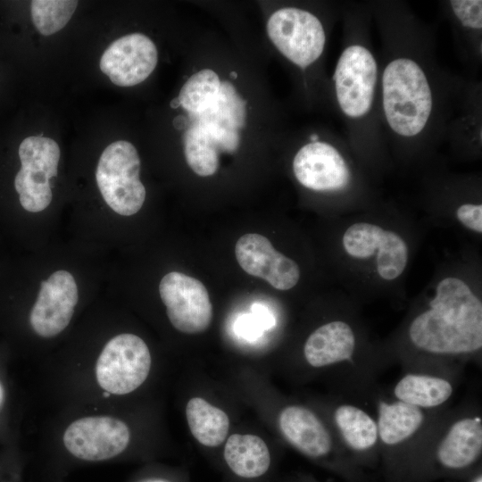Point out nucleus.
<instances>
[{
  "label": "nucleus",
  "instance_id": "obj_1",
  "mask_svg": "<svg viewBox=\"0 0 482 482\" xmlns=\"http://www.w3.org/2000/svg\"><path fill=\"white\" fill-rule=\"evenodd\" d=\"M406 337L417 357L405 370L459 371L454 361L477 357L482 348V302L470 286L446 277L428 307L415 314Z\"/></svg>",
  "mask_w": 482,
  "mask_h": 482
},
{
  "label": "nucleus",
  "instance_id": "obj_2",
  "mask_svg": "<svg viewBox=\"0 0 482 482\" xmlns=\"http://www.w3.org/2000/svg\"><path fill=\"white\" fill-rule=\"evenodd\" d=\"M482 454V414L477 403L444 411L410 459L428 461L435 470L459 474L472 470Z\"/></svg>",
  "mask_w": 482,
  "mask_h": 482
},
{
  "label": "nucleus",
  "instance_id": "obj_3",
  "mask_svg": "<svg viewBox=\"0 0 482 482\" xmlns=\"http://www.w3.org/2000/svg\"><path fill=\"white\" fill-rule=\"evenodd\" d=\"M382 108L391 130L404 138L420 135L433 110V94L422 67L410 57L391 60L381 77Z\"/></svg>",
  "mask_w": 482,
  "mask_h": 482
},
{
  "label": "nucleus",
  "instance_id": "obj_4",
  "mask_svg": "<svg viewBox=\"0 0 482 482\" xmlns=\"http://www.w3.org/2000/svg\"><path fill=\"white\" fill-rule=\"evenodd\" d=\"M360 397L374 406L380 455L384 457H410L445 411H431L410 405L380 390L375 383Z\"/></svg>",
  "mask_w": 482,
  "mask_h": 482
},
{
  "label": "nucleus",
  "instance_id": "obj_5",
  "mask_svg": "<svg viewBox=\"0 0 482 482\" xmlns=\"http://www.w3.org/2000/svg\"><path fill=\"white\" fill-rule=\"evenodd\" d=\"M284 438L305 457L320 461L351 482H361V472L339 444L333 430L311 409L290 404L278 415Z\"/></svg>",
  "mask_w": 482,
  "mask_h": 482
},
{
  "label": "nucleus",
  "instance_id": "obj_6",
  "mask_svg": "<svg viewBox=\"0 0 482 482\" xmlns=\"http://www.w3.org/2000/svg\"><path fill=\"white\" fill-rule=\"evenodd\" d=\"M139 174L140 159L131 143L118 140L102 153L96 171V184L105 203L118 214L130 216L141 209L145 188Z\"/></svg>",
  "mask_w": 482,
  "mask_h": 482
},
{
  "label": "nucleus",
  "instance_id": "obj_7",
  "mask_svg": "<svg viewBox=\"0 0 482 482\" xmlns=\"http://www.w3.org/2000/svg\"><path fill=\"white\" fill-rule=\"evenodd\" d=\"M151 362L143 339L134 334H120L107 342L97 359V383L109 394L131 393L145 381Z\"/></svg>",
  "mask_w": 482,
  "mask_h": 482
},
{
  "label": "nucleus",
  "instance_id": "obj_8",
  "mask_svg": "<svg viewBox=\"0 0 482 482\" xmlns=\"http://www.w3.org/2000/svg\"><path fill=\"white\" fill-rule=\"evenodd\" d=\"M378 68L373 54L361 44H352L341 53L334 72L336 97L348 118L366 116L373 104Z\"/></svg>",
  "mask_w": 482,
  "mask_h": 482
},
{
  "label": "nucleus",
  "instance_id": "obj_9",
  "mask_svg": "<svg viewBox=\"0 0 482 482\" xmlns=\"http://www.w3.org/2000/svg\"><path fill=\"white\" fill-rule=\"evenodd\" d=\"M21 163L14 179L21 206L28 212L45 210L52 201L49 179L57 175L60 160L58 144L49 137H28L18 150Z\"/></svg>",
  "mask_w": 482,
  "mask_h": 482
},
{
  "label": "nucleus",
  "instance_id": "obj_10",
  "mask_svg": "<svg viewBox=\"0 0 482 482\" xmlns=\"http://www.w3.org/2000/svg\"><path fill=\"white\" fill-rule=\"evenodd\" d=\"M267 33L277 49L301 68L317 61L326 44L320 21L312 12L295 7L273 12L267 22Z\"/></svg>",
  "mask_w": 482,
  "mask_h": 482
},
{
  "label": "nucleus",
  "instance_id": "obj_11",
  "mask_svg": "<svg viewBox=\"0 0 482 482\" xmlns=\"http://www.w3.org/2000/svg\"><path fill=\"white\" fill-rule=\"evenodd\" d=\"M346 254L354 260L373 259L376 272L386 281L398 278L405 270L409 250L396 232L366 221L350 225L342 237Z\"/></svg>",
  "mask_w": 482,
  "mask_h": 482
},
{
  "label": "nucleus",
  "instance_id": "obj_12",
  "mask_svg": "<svg viewBox=\"0 0 482 482\" xmlns=\"http://www.w3.org/2000/svg\"><path fill=\"white\" fill-rule=\"evenodd\" d=\"M130 433L122 420L110 416H91L71 423L62 441L75 459L98 462L121 454L129 445Z\"/></svg>",
  "mask_w": 482,
  "mask_h": 482
},
{
  "label": "nucleus",
  "instance_id": "obj_13",
  "mask_svg": "<svg viewBox=\"0 0 482 482\" xmlns=\"http://www.w3.org/2000/svg\"><path fill=\"white\" fill-rule=\"evenodd\" d=\"M162 301L172 326L186 334L205 331L212 320V305L204 285L178 271L166 274L159 285Z\"/></svg>",
  "mask_w": 482,
  "mask_h": 482
},
{
  "label": "nucleus",
  "instance_id": "obj_14",
  "mask_svg": "<svg viewBox=\"0 0 482 482\" xmlns=\"http://www.w3.org/2000/svg\"><path fill=\"white\" fill-rule=\"evenodd\" d=\"M330 422L339 444L357 466L371 465L380 456L377 421L363 407L341 395L332 404Z\"/></svg>",
  "mask_w": 482,
  "mask_h": 482
},
{
  "label": "nucleus",
  "instance_id": "obj_15",
  "mask_svg": "<svg viewBox=\"0 0 482 482\" xmlns=\"http://www.w3.org/2000/svg\"><path fill=\"white\" fill-rule=\"evenodd\" d=\"M158 60L154 43L142 33H131L114 40L100 59V69L119 87L143 82L154 71Z\"/></svg>",
  "mask_w": 482,
  "mask_h": 482
},
{
  "label": "nucleus",
  "instance_id": "obj_16",
  "mask_svg": "<svg viewBox=\"0 0 482 482\" xmlns=\"http://www.w3.org/2000/svg\"><path fill=\"white\" fill-rule=\"evenodd\" d=\"M78 303V287L73 276L57 270L41 282L37 301L30 312L33 330L42 337L60 334L70 323Z\"/></svg>",
  "mask_w": 482,
  "mask_h": 482
},
{
  "label": "nucleus",
  "instance_id": "obj_17",
  "mask_svg": "<svg viewBox=\"0 0 482 482\" xmlns=\"http://www.w3.org/2000/svg\"><path fill=\"white\" fill-rule=\"evenodd\" d=\"M235 255L246 273L263 278L278 290L291 289L299 281L297 263L278 252L262 235L247 233L242 236L236 243Z\"/></svg>",
  "mask_w": 482,
  "mask_h": 482
},
{
  "label": "nucleus",
  "instance_id": "obj_18",
  "mask_svg": "<svg viewBox=\"0 0 482 482\" xmlns=\"http://www.w3.org/2000/svg\"><path fill=\"white\" fill-rule=\"evenodd\" d=\"M293 171L301 185L319 192L343 189L350 180L342 154L331 144L319 140L299 149L293 160Z\"/></svg>",
  "mask_w": 482,
  "mask_h": 482
},
{
  "label": "nucleus",
  "instance_id": "obj_19",
  "mask_svg": "<svg viewBox=\"0 0 482 482\" xmlns=\"http://www.w3.org/2000/svg\"><path fill=\"white\" fill-rule=\"evenodd\" d=\"M458 372L436 369L405 370L390 395L426 411H443L455 392Z\"/></svg>",
  "mask_w": 482,
  "mask_h": 482
},
{
  "label": "nucleus",
  "instance_id": "obj_20",
  "mask_svg": "<svg viewBox=\"0 0 482 482\" xmlns=\"http://www.w3.org/2000/svg\"><path fill=\"white\" fill-rule=\"evenodd\" d=\"M190 117L204 129L219 151L232 153L238 148V129L245 125L246 109L245 100L231 83L221 82L211 106Z\"/></svg>",
  "mask_w": 482,
  "mask_h": 482
},
{
  "label": "nucleus",
  "instance_id": "obj_21",
  "mask_svg": "<svg viewBox=\"0 0 482 482\" xmlns=\"http://www.w3.org/2000/svg\"><path fill=\"white\" fill-rule=\"evenodd\" d=\"M223 457L229 470L243 479L263 477L271 465V456L265 442L254 435L234 434L225 445Z\"/></svg>",
  "mask_w": 482,
  "mask_h": 482
},
{
  "label": "nucleus",
  "instance_id": "obj_22",
  "mask_svg": "<svg viewBox=\"0 0 482 482\" xmlns=\"http://www.w3.org/2000/svg\"><path fill=\"white\" fill-rule=\"evenodd\" d=\"M186 416L194 437L203 445L216 447L223 443L229 428L228 415L200 397L190 399Z\"/></svg>",
  "mask_w": 482,
  "mask_h": 482
},
{
  "label": "nucleus",
  "instance_id": "obj_23",
  "mask_svg": "<svg viewBox=\"0 0 482 482\" xmlns=\"http://www.w3.org/2000/svg\"><path fill=\"white\" fill-rule=\"evenodd\" d=\"M184 153L191 170L197 175H213L219 167V150L204 129L192 121L184 134Z\"/></svg>",
  "mask_w": 482,
  "mask_h": 482
},
{
  "label": "nucleus",
  "instance_id": "obj_24",
  "mask_svg": "<svg viewBox=\"0 0 482 482\" xmlns=\"http://www.w3.org/2000/svg\"><path fill=\"white\" fill-rule=\"evenodd\" d=\"M220 84L214 71L203 69L192 75L181 87L178 96L179 104L190 116L199 114L213 103Z\"/></svg>",
  "mask_w": 482,
  "mask_h": 482
},
{
  "label": "nucleus",
  "instance_id": "obj_25",
  "mask_svg": "<svg viewBox=\"0 0 482 482\" xmlns=\"http://www.w3.org/2000/svg\"><path fill=\"white\" fill-rule=\"evenodd\" d=\"M77 5L78 1L34 0L30 4L32 21L40 34L50 36L68 23Z\"/></svg>",
  "mask_w": 482,
  "mask_h": 482
},
{
  "label": "nucleus",
  "instance_id": "obj_26",
  "mask_svg": "<svg viewBox=\"0 0 482 482\" xmlns=\"http://www.w3.org/2000/svg\"><path fill=\"white\" fill-rule=\"evenodd\" d=\"M449 4L454 16L463 27L470 29L481 30L482 1L452 0Z\"/></svg>",
  "mask_w": 482,
  "mask_h": 482
},
{
  "label": "nucleus",
  "instance_id": "obj_27",
  "mask_svg": "<svg viewBox=\"0 0 482 482\" xmlns=\"http://www.w3.org/2000/svg\"><path fill=\"white\" fill-rule=\"evenodd\" d=\"M457 220L467 229L477 233L482 232V205L480 204H462L456 210Z\"/></svg>",
  "mask_w": 482,
  "mask_h": 482
},
{
  "label": "nucleus",
  "instance_id": "obj_28",
  "mask_svg": "<svg viewBox=\"0 0 482 482\" xmlns=\"http://www.w3.org/2000/svg\"><path fill=\"white\" fill-rule=\"evenodd\" d=\"M136 482H173V481L168 478L153 476V477L143 478Z\"/></svg>",
  "mask_w": 482,
  "mask_h": 482
},
{
  "label": "nucleus",
  "instance_id": "obj_29",
  "mask_svg": "<svg viewBox=\"0 0 482 482\" xmlns=\"http://www.w3.org/2000/svg\"><path fill=\"white\" fill-rule=\"evenodd\" d=\"M470 482H482V476H481V472H478L476 473L470 479Z\"/></svg>",
  "mask_w": 482,
  "mask_h": 482
},
{
  "label": "nucleus",
  "instance_id": "obj_30",
  "mask_svg": "<svg viewBox=\"0 0 482 482\" xmlns=\"http://www.w3.org/2000/svg\"><path fill=\"white\" fill-rule=\"evenodd\" d=\"M179 105H180V104H179V102L178 98L172 100L171 103H170V106H171L172 108H176V107H178V106H179Z\"/></svg>",
  "mask_w": 482,
  "mask_h": 482
},
{
  "label": "nucleus",
  "instance_id": "obj_31",
  "mask_svg": "<svg viewBox=\"0 0 482 482\" xmlns=\"http://www.w3.org/2000/svg\"><path fill=\"white\" fill-rule=\"evenodd\" d=\"M3 401H4V389L0 384V405L2 404Z\"/></svg>",
  "mask_w": 482,
  "mask_h": 482
},
{
  "label": "nucleus",
  "instance_id": "obj_32",
  "mask_svg": "<svg viewBox=\"0 0 482 482\" xmlns=\"http://www.w3.org/2000/svg\"><path fill=\"white\" fill-rule=\"evenodd\" d=\"M310 138H311L312 142H314V141H318L319 137L316 134H312V135H311Z\"/></svg>",
  "mask_w": 482,
  "mask_h": 482
}]
</instances>
